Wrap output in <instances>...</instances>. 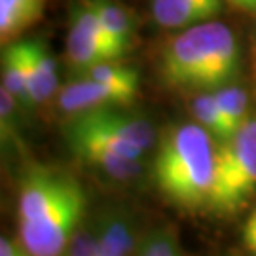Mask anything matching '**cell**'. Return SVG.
I'll return each instance as SVG.
<instances>
[{"mask_svg":"<svg viewBox=\"0 0 256 256\" xmlns=\"http://www.w3.org/2000/svg\"><path fill=\"white\" fill-rule=\"evenodd\" d=\"M214 138L200 124H182L164 135L154 160V180L169 202L184 209L207 207L214 182Z\"/></svg>","mask_w":256,"mask_h":256,"instance_id":"cell-1","label":"cell"},{"mask_svg":"<svg viewBox=\"0 0 256 256\" xmlns=\"http://www.w3.org/2000/svg\"><path fill=\"white\" fill-rule=\"evenodd\" d=\"M167 82L180 88L226 86L239 70V48L232 28L220 21L186 27L164 50Z\"/></svg>","mask_w":256,"mask_h":256,"instance_id":"cell-2","label":"cell"},{"mask_svg":"<svg viewBox=\"0 0 256 256\" xmlns=\"http://www.w3.org/2000/svg\"><path fill=\"white\" fill-rule=\"evenodd\" d=\"M256 192V116L216 150L214 182L207 207L216 214H234Z\"/></svg>","mask_w":256,"mask_h":256,"instance_id":"cell-3","label":"cell"},{"mask_svg":"<svg viewBox=\"0 0 256 256\" xmlns=\"http://www.w3.org/2000/svg\"><path fill=\"white\" fill-rule=\"evenodd\" d=\"M86 212V192L72 178L63 196L32 222L19 224V243L32 256H61Z\"/></svg>","mask_w":256,"mask_h":256,"instance_id":"cell-4","label":"cell"},{"mask_svg":"<svg viewBox=\"0 0 256 256\" xmlns=\"http://www.w3.org/2000/svg\"><path fill=\"white\" fill-rule=\"evenodd\" d=\"M126 52L128 50L114 42L104 30L86 0L72 10L70 30L66 36V57L74 68L86 72L95 64L118 61Z\"/></svg>","mask_w":256,"mask_h":256,"instance_id":"cell-5","label":"cell"},{"mask_svg":"<svg viewBox=\"0 0 256 256\" xmlns=\"http://www.w3.org/2000/svg\"><path fill=\"white\" fill-rule=\"evenodd\" d=\"M137 95L118 86L92 80L82 76L76 82L66 84L59 92V108L66 114H84L92 110L114 108L120 104H129Z\"/></svg>","mask_w":256,"mask_h":256,"instance_id":"cell-6","label":"cell"},{"mask_svg":"<svg viewBox=\"0 0 256 256\" xmlns=\"http://www.w3.org/2000/svg\"><path fill=\"white\" fill-rule=\"evenodd\" d=\"M66 138L78 158H82L84 162L101 169L102 173H106L116 180H131L140 173V162L120 156L112 148L104 146L97 138H93L92 135L70 124L66 128Z\"/></svg>","mask_w":256,"mask_h":256,"instance_id":"cell-7","label":"cell"},{"mask_svg":"<svg viewBox=\"0 0 256 256\" xmlns=\"http://www.w3.org/2000/svg\"><path fill=\"white\" fill-rule=\"evenodd\" d=\"M74 118L82 120L84 124H88V126H92L95 129H101V131L108 133L112 137L122 138L129 144L140 148L142 152H146L148 148L154 144L156 133L152 126L148 124L146 120L137 118V116L116 112L114 108H101L92 110V112H84V114H76Z\"/></svg>","mask_w":256,"mask_h":256,"instance_id":"cell-8","label":"cell"},{"mask_svg":"<svg viewBox=\"0 0 256 256\" xmlns=\"http://www.w3.org/2000/svg\"><path fill=\"white\" fill-rule=\"evenodd\" d=\"M222 10V0H152V16L165 28H186L209 21Z\"/></svg>","mask_w":256,"mask_h":256,"instance_id":"cell-9","label":"cell"},{"mask_svg":"<svg viewBox=\"0 0 256 256\" xmlns=\"http://www.w3.org/2000/svg\"><path fill=\"white\" fill-rule=\"evenodd\" d=\"M28 102L42 104L57 92V63L42 40H27Z\"/></svg>","mask_w":256,"mask_h":256,"instance_id":"cell-10","label":"cell"},{"mask_svg":"<svg viewBox=\"0 0 256 256\" xmlns=\"http://www.w3.org/2000/svg\"><path fill=\"white\" fill-rule=\"evenodd\" d=\"M2 88L18 102H28V46L27 40L4 44L2 50Z\"/></svg>","mask_w":256,"mask_h":256,"instance_id":"cell-11","label":"cell"},{"mask_svg":"<svg viewBox=\"0 0 256 256\" xmlns=\"http://www.w3.org/2000/svg\"><path fill=\"white\" fill-rule=\"evenodd\" d=\"M97 256H128L133 247V228L128 214L108 212L97 226Z\"/></svg>","mask_w":256,"mask_h":256,"instance_id":"cell-12","label":"cell"},{"mask_svg":"<svg viewBox=\"0 0 256 256\" xmlns=\"http://www.w3.org/2000/svg\"><path fill=\"white\" fill-rule=\"evenodd\" d=\"M46 0H0V36L8 44L42 18Z\"/></svg>","mask_w":256,"mask_h":256,"instance_id":"cell-13","label":"cell"},{"mask_svg":"<svg viewBox=\"0 0 256 256\" xmlns=\"http://www.w3.org/2000/svg\"><path fill=\"white\" fill-rule=\"evenodd\" d=\"M86 2L95 12V16L99 18L101 25L112 36V40L118 42L124 50H128L133 40V32H135L133 16L126 8H122L110 0H86Z\"/></svg>","mask_w":256,"mask_h":256,"instance_id":"cell-14","label":"cell"},{"mask_svg":"<svg viewBox=\"0 0 256 256\" xmlns=\"http://www.w3.org/2000/svg\"><path fill=\"white\" fill-rule=\"evenodd\" d=\"M192 112L196 116V122L202 128L207 129L218 144H222V142H226V140L234 137V133H232V129H230L228 122L224 118L218 101H216L212 92L198 95L192 102Z\"/></svg>","mask_w":256,"mask_h":256,"instance_id":"cell-15","label":"cell"},{"mask_svg":"<svg viewBox=\"0 0 256 256\" xmlns=\"http://www.w3.org/2000/svg\"><path fill=\"white\" fill-rule=\"evenodd\" d=\"M214 97L220 104V110L224 114V118L228 122L232 133H236L245 122H247L248 114V99H247V92L239 86H220L214 90Z\"/></svg>","mask_w":256,"mask_h":256,"instance_id":"cell-16","label":"cell"},{"mask_svg":"<svg viewBox=\"0 0 256 256\" xmlns=\"http://www.w3.org/2000/svg\"><path fill=\"white\" fill-rule=\"evenodd\" d=\"M138 256H180V250L171 234L156 230L142 241Z\"/></svg>","mask_w":256,"mask_h":256,"instance_id":"cell-17","label":"cell"},{"mask_svg":"<svg viewBox=\"0 0 256 256\" xmlns=\"http://www.w3.org/2000/svg\"><path fill=\"white\" fill-rule=\"evenodd\" d=\"M66 256H97V238L88 226H80L64 248Z\"/></svg>","mask_w":256,"mask_h":256,"instance_id":"cell-18","label":"cell"},{"mask_svg":"<svg viewBox=\"0 0 256 256\" xmlns=\"http://www.w3.org/2000/svg\"><path fill=\"white\" fill-rule=\"evenodd\" d=\"M243 247L252 256H256V209L250 212L243 226Z\"/></svg>","mask_w":256,"mask_h":256,"instance_id":"cell-19","label":"cell"},{"mask_svg":"<svg viewBox=\"0 0 256 256\" xmlns=\"http://www.w3.org/2000/svg\"><path fill=\"white\" fill-rule=\"evenodd\" d=\"M0 256H32L21 243H14L10 239H0Z\"/></svg>","mask_w":256,"mask_h":256,"instance_id":"cell-20","label":"cell"},{"mask_svg":"<svg viewBox=\"0 0 256 256\" xmlns=\"http://www.w3.org/2000/svg\"><path fill=\"white\" fill-rule=\"evenodd\" d=\"M230 2L238 8L247 10V12H256V0H230Z\"/></svg>","mask_w":256,"mask_h":256,"instance_id":"cell-21","label":"cell"}]
</instances>
